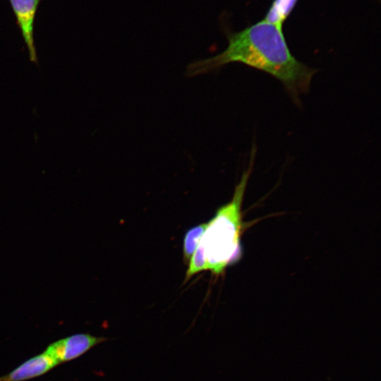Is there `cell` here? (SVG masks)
<instances>
[{
	"label": "cell",
	"mask_w": 381,
	"mask_h": 381,
	"mask_svg": "<svg viewBox=\"0 0 381 381\" xmlns=\"http://www.w3.org/2000/svg\"><path fill=\"white\" fill-rule=\"evenodd\" d=\"M228 46L222 53L188 65L186 76L191 78L238 62L269 73L278 79L296 103L308 91L316 70L296 59L289 50L282 27L264 19L235 32H227Z\"/></svg>",
	"instance_id": "obj_1"
},
{
	"label": "cell",
	"mask_w": 381,
	"mask_h": 381,
	"mask_svg": "<svg viewBox=\"0 0 381 381\" xmlns=\"http://www.w3.org/2000/svg\"><path fill=\"white\" fill-rule=\"evenodd\" d=\"M58 363L45 351L35 356L8 374L1 376L0 381H25L41 376Z\"/></svg>",
	"instance_id": "obj_5"
},
{
	"label": "cell",
	"mask_w": 381,
	"mask_h": 381,
	"mask_svg": "<svg viewBox=\"0 0 381 381\" xmlns=\"http://www.w3.org/2000/svg\"><path fill=\"white\" fill-rule=\"evenodd\" d=\"M298 0H274L264 20L282 26Z\"/></svg>",
	"instance_id": "obj_6"
},
{
	"label": "cell",
	"mask_w": 381,
	"mask_h": 381,
	"mask_svg": "<svg viewBox=\"0 0 381 381\" xmlns=\"http://www.w3.org/2000/svg\"><path fill=\"white\" fill-rule=\"evenodd\" d=\"M254 149L250 166L236 186L231 200L221 207L214 217L207 222L206 229L199 241L206 261V270L221 274L230 265L238 261L241 255L242 229L241 203L253 163Z\"/></svg>",
	"instance_id": "obj_2"
},
{
	"label": "cell",
	"mask_w": 381,
	"mask_h": 381,
	"mask_svg": "<svg viewBox=\"0 0 381 381\" xmlns=\"http://www.w3.org/2000/svg\"><path fill=\"white\" fill-rule=\"evenodd\" d=\"M107 340L108 339L103 337L80 333L52 343L44 351L59 365L81 356L94 346Z\"/></svg>",
	"instance_id": "obj_3"
},
{
	"label": "cell",
	"mask_w": 381,
	"mask_h": 381,
	"mask_svg": "<svg viewBox=\"0 0 381 381\" xmlns=\"http://www.w3.org/2000/svg\"><path fill=\"white\" fill-rule=\"evenodd\" d=\"M16 23L29 52L30 60L38 64L34 41V22L41 0H9Z\"/></svg>",
	"instance_id": "obj_4"
},
{
	"label": "cell",
	"mask_w": 381,
	"mask_h": 381,
	"mask_svg": "<svg viewBox=\"0 0 381 381\" xmlns=\"http://www.w3.org/2000/svg\"><path fill=\"white\" fill-rule=\"evenodd\" d=\"M207 226V223L198 224L189 229L183 239V259L187 263L190 261Z\"/></svg>",
	"instance_id": "obj_7"
}]
</instances>
